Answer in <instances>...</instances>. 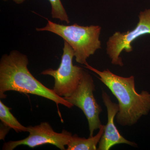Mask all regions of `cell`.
Masks as SVG:
<instances>
[{
    "mask_svg": "<svg viewBox=\"0 0 150 150\" xmlns=\"http://www.w3.org/2000/svg\"><path fill=\"white\" fill-rule=\"evenodd\" d=\"M11 108L0 100V119L3 124L13 129L17 133L28 131V127L23 126L10 111Z\"/></svg>",
    "mask_w": 150,
    "mask_h": 150,
    "instance_id": "10",
    "label": "cell"
},
{
    "mask_svg": "<svg viewBox=\"0 0 150 150\" xmlns=\"http://www.w3.org/2000/svg\"><path fill=\"white\" fill-rule=\"evenodd\" d=\"M85 68L99 76L100 81L108 88L118 100L119 111L116 122L121 126H132L150 110V93L143 91H136L133 76L123 77L115 74L108 69L101 71L95 69L88 63Z\"/></svg>",
    "mask_w": 150,
    "mask_h": 150,
    "instance_id": "2",
    "label": "cell"
},
{
    "mask_svg": "<svg viewBox=\"0 0 150 150\" xmlns=\"http://www.w3.org/2000/svg\"><path fill=\"white\" fill-rule=\"evenodd\" d=\"M74 57V52L72 48L64 40L63 53L58 69H48L41 73V74L51 76L54 78L53 91L62 97L71 96L77 88L83 76L82 68L73 64Z\"/></svg>",
    "mask_w": 150,
    "mask_h": 150,
    "instance_id": "4",
    "label": "cell"
},
{
    "mask_svg": "<svg viewBox=\"0 0 150 150\" xmlns=\"http://www.w3.org/2000/svg\"><path fill=\"white\" fill-rule=\"evenodd\" d=\"M27 56L17 50L3 55L0 60V98H5L6 92L15 91L31 94L52 100L57 105L74 106L64 98L57 95L38 80L29 71Z\"/></svg>",
    "mask_w": 150,
    "mask_h": 150,
    "instance_id": "1",
    "label": "cell"
},
{
    "mask_svg": "<svg viewBox=\"0 0 150 150\" xmlns=\"http://www.w3.org/2000/svg\"><path fill=\"white\" fill-rule=\"evenodd\" d=\"M102 98L107 110L108 122L105 125L102 137L99 142L97 150H108L118 144H124L132 146H137V144L126 139L119 133L115 123L114 118L119 111V105L112 102L110 97L104 90L102 91Z\"/></svg>",
    "mask_w": 150,
    "mask_h": 150,
    "instance_id": "8",
    "label": "cell"
},
{
    "mask_svg": "<svg viewBox=\"0 0 150 150\" xmlns=\"http://www.w3.org/2000/svg\"><path fill=\"white\" fill-rule=\"evenodd\" d=\"M29 135L23 139L10 141L5 143L3 149L13 150L21 145L33 148L37 146L50 144L62 150H65V146L69 142L72 134L64 130L62 133L55 132L48 122H41L39 125L28 126Z\"/></svg>",
    "mask_w": 150,
    "mask_h": 150,
    "instance_id": "7",
    "label": "cell"
},
{
    "mask_svg": "<svg viewBox=\"0 0 150 150\" xmlns=\"http://www.w3.org/2000/svg\"><path fill=\"white\" fill-rule=\"evenodd\" d=\"M4 1H9V0H4ZM12 1H13L14 2L16 3L17 4H20L24 2L26 0H12Z\"/></svg>",
    "mask_w": 150,
    "mask_h": 150,
    "instance_id": "12",
    "label": "cell"
},
{
    "mask_svg": "<svg viewBox=\"0 0 150 150\" xmlns=\"http://www.w3.org/2000/svg\"><path fill=\"white\" fill-rule=\"evenodd\" d=\"M139 18V22L134 29L123 33L117 31L108 39L106 50L112 64L123 67V61L120 56L122 51L131 52V44L134 40L142 35L150 34V9L141 11Z\"/></svg>",
    "mask_w": 150,
    "mask_h": 150,
    "instance_id": "6",
    "label": "cell"
},
{
    "mask_svg": "<svg viewBox=\"0 0 150 150\" xmlns=\"http://www.w3.org/2000/svg\"><path fill=\"white\" fill-rule=\"evenodd\" d=\"M48 1L51 4L52 18L59 19L62 22H65L67 24L69 23V18L61 0Z\"/></svg>",
    "mask_w": 150,
    "mask_h": 150,
    "instance_id": "11",
    "label": "cell"
},
{
    "mask_svg": "<svg viewBox=\"0 0 150 150\" xmlns=\"http://www.w3.org/2000/svg\"><path fill=\"white\" fill-rule=\"evenodd\" d=\"M45 27L36 28L37 31H48L59 35L72 48L77 63L85 65L87 59L101 48L99 39L101 28L99 25L81 26L58 24L46 18Z\"/></svg>",
    "mask_w": 150,
    "mask_h": 150,
    "instance_id": "3",
    "label": "cell"
},
{
    "mask_svg": "<svg viewBox=\"0 0 150 150\" xmlns=\"http://www.w3.org/2000/svg\"><path fill=\"white\" fill-rule=\"evenodd\" d=\"M105 125H102L99 132L95 136L88 139L80 138L77 135H73L68 144L67 150H96L105 130Z\"/></svg>",
    "mask_w": 150,
    "mask_h": 150,
    "instance_id": "9",
    "label": "cell"
},
{
    "mask_svg": "<svg viewBox=\"0 0 150 150\" xmlns=\"http://www.w3.org/2000/svg\"><path fill=\"white\" fill-rule=\"evenodd\" d=\"M95 90L93 79L88 73L84 71L82 79L77 88L71 96L64 98L83 112L88 121L90 137H93L94 131L99 129L102 125L99 117L102 109L94 96Z\"/></svg>",
    "mask_w": 150,
    "mask_h": 150,
    "instance_id": "5",
    "label": "cell"
}]
</instances>
